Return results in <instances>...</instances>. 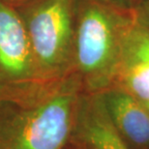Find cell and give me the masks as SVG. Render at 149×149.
Listing matches in <instances>:
<instances>
[{
  "label": "cell",
  "mask_w": 149,
  "mask_h": 149,
  "mask_svg": "<svg viewBox=\"0 0 149 149\" xmlns=\"http://www.w3.org/2000/svg\"><path fill=\"white\" fill-rule=\"evenodd\" d=\"M83 92L72 73L29 93L0 100V149H64Z\"/></svg>",
  "instance_id": "cell-1"
},
{
  "label": "cell",
  "mask_w": 149,
  "mask_h": 149,
  "mask_svg": "<svg viewBox=\"0 0 149 149\" xmlns=\"http://www.w3.org/2000/svg\"><path fill=\"white\" fill-rule=\"evenodd\" d=\"M134 23L132 10L100 0H77L74 73L87 93L114 86L123 66L124 41Z\"/></svg>",
  "instance_id": "cell-2"
},
{
  "label": "cell",
  "mask_w": 149,
  "mask_h": 149,
  "mask_svg": "<svg viewBox=\"0 0 149 149\" xmlns=\"http://www.w3.org/2000/svg\"><path fill=\"white\" fill-rule=\"evenodd\" d=\"M77 0H34L17 8L42 80L74 73Z\"/></svg>",
  "instance_id": "cell-3"
},
{
  "label": "cell",
  "mask_w": 149,
  "mask_h": 149,
  "mask_svg": "<svg viewBox=\"0 0 149 149\" xmlns=\"http://www.w3.org/2000/svg\"><path fill=\"white\" fill-rule=\"evenodd\" d=\"M44 82L19 13L0 1V90L4 99L29 93Z\"/></svg>",
  "instance_id": "cell-4"
},
{
  "label": "cell",
  "mask_w": 149,
  "mask_h": 149,
  "mask_svg": "<svg viewBox=\"0 0 149 149\" xmlns=\"http://www.w3.org/2000/svg\"><path fill=\"white\" fill-rule=\"evenodd\" d=\"M70 142L76 149H132L113 125L101 93L81 94Z\"/></svg>",
  "instance_id": "cell-5"
},
{
  "label": "cell",
  "mask_w": 149,
  "mask_h": 149,
  "mask_svg": "<svg viewBox=\"0 0 149 149\" xmlns=\"http://www.w3.org/2000/svg\"><path fill=\"white\" fill-rule=\"evenodd\" d=\"M113 125L132 149H149V111L119 87L100 92Z\"/></svg>",
  "instance_id": "cell-6"
},
{
  "label": "cell",
  "mask_w": 149,
  "mask_h": 149,
  "mask_svg": "<svg viewBox=\"0 0 149 149\" xmlns=\"http://www.w3.org/2000/svg\"><path fill=\"white\" fill-rule=\"evenodd\" d=\"M113 87H119L141 102H149V62L123 66Z\"/></svg>",
  "instance_id": "cell-7"
},
{
  "label": "cell",
  "mask_w": 149,
  "mask_h": 149,
  "mask_svg": "<svg viewBox=\"0 0 149 149\" xmlns=\"http://www.w3.org/2000/svg\"><path fill=\"white\" fill-rule=\"evenodd\" d=\"M136 62H149V34L134 20L124 41L123 66Z\"/></svg>",
  "instance_id": "cell-8"
},
{
  "label": "cell",
  "mask_w": 149,
  "mask_h": 149,
  "mask_svg": "<svg viewBox=\"0 0 149 149\" xmlns=\"http://www.w3.org/2000/svg\"><path fill=\"white\" fill-rule=\"evenodd\" d=\"M135 23L149 34V0H142L132 10Z\"/></svg>",
  "instance_id": "cell-9"
},
{
  "label": "cell",
  "mask_w": 149,
  "mask_h": 149,
  "mask_svg": "<svg viewBox=\"0 0 149 149\" xmlns=\"http://www.w3.org/2000/svg\"><path fill=\"white\" fill-rule=\"evenodd\" d=\"M100 1L125 10H133L142 0H100Z\"/></svg>",
  "instance_id": "cell-10"
},
{
  "label": "cell",
  "mask_w": 149,
  "mask_h": 149,
  "mask_svg": "<svg viewBox=\"0 0 149 149\" xmlns=\"http://www.w3.org/2000/svg\"><path fill=\"white\" fill-rule=\"evenodd\" d=\"M1 2L5 3V4H7L9 6H11V7H13L15 9L20 7V6H23L25 4H28V3H30L32 1H34V0H0Z\"/></svg>",
  "instance_id": "cell-11"
},
{
  "label": "cell",
  "mask_w": 149,
  "mask_h": 149,
  "mask_svg": "<svg viewBox=\"0 0 149 149\" xmlns=\"http://www.w3.org/2000/svg\"><path fill=\"white\" fill-rule=\"evenodd\" d=\"M64 149H76V148H74V147L73 146V144L71 143V142H69V143H68V145H67V146L65 147Z\"/></svg>",
  "instance_id": "cell-12"
},
{
  "label": "cell",
  "mask_w": 149,
  "mask_h": 149,
  "mask_svg": "<svg viewBox=\"0 0 149 149\" xmlns=\"http://www.w3.org/2000/svg\"><path fill=\"white\" fill-rule=\"evenodd\" d=\"M142 103H143V102H142ZM143 105L145 106V107H146V109H148V111H149V102H146V103H143Z\"/></svg>",
  "instance_id": "cell-13"
},
{
  "label": "cell",
  "mask_w": 149,
  "mask_h": 149,
  "mask_svg": "<svg viewBox=\"0 0 149 149\" xmlns=\"http://www.w3.org/2000/svg\"><path fill=\"white\" fill-rule=\"evenodd\" d=\"M4 95H3V93L1 92V90H0V100H2V99H4Z\"/></svg>",
  "instance_id": "cell-14"
}]
</instances>
